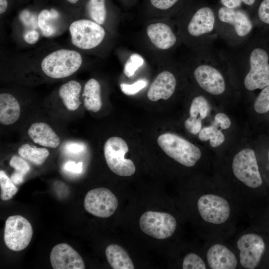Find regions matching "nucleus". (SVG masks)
Returning a JSON list of instances; mask_svg holds the SVG:
<instances>
[{"mask_svg": "<svg viewBox=\"0 0 269 269\" xmlns=\"http://www.w3.org/2000/svg\"><path fill=\"white\" fill-rule=\"evenodd\" d=\"M240 250V262L246 269H254L259 265L265 249L263 239L259 235L247 234L237 241Z\"/></svg>", "mask_w": 269, "mask_h": 269, "instance_id": "2eb2a0df", "label": "nucleus"}, {"mask_svg": "<svg viewBox=\"0 0 269 269\" xmlns=\"http://www.w3.org/2000/svg\"><path fill=\"white\" fill-rule=\"evenodd\" d=\"M83 59L77 51L62 49L53 51L42 60L41 68L48 77L53 79L67 77L80 68Z\"/></svg>", "mask_w": 269, "mask_h": 269, "instance_id": "39448f33", "label": "nucleus"}, {"mask_svg": "<svg viewBox=\"0 0 269 269\" xmlns=\"http://www.w3.org/2000/svg\"><path fill=\"white\" fill-rule=\"evenodd\" d=\"M254 23L245 11L231 9L224 6L216 12V30L218 36L229 46L238 45L251 35Z\"/></svg>", "mask_w": 269, "mask_h": 269, "instance_id": "20e7f679", "label": "nucleus"}, {"mask_svg": "<svg viewBox=\"0 0 269 269\" xmlns=\"http://www.w3.org/2000/svg\"><path fill=\"white\" fill-rule=\"evenodd\" d=\"M147 84L145 79H139L132 84L121 83L120 88L122 91L127 95H134L143 89Z\"/></svg>", "mask_w": 269, "mask_h": 269, "instance_id": "f704fd0d", "label": "nucleus"}, {"mask_svg": "<svg viewBox=\"0 0 269 269\" xmlns=\"http://www.w3.org/2000/svg\"><path fill=\"white\" fill-rule=\"evenodd\" d=\"M157 143L169 157L181 164L193 166L201 156L200 149L184 138L172 133L159 135Z\"/></svg>", "mask_w": 269, "mask_h": 269, "instance_id": "423d86ee", "label": "nucleus"}, {"mask_svg": "<svg viewBox=\"0 0 269 269\" xmlns=\"http://www.w3.org/2000/svg\"><path fill=\"white\" fill-rule=\"evenodd\" d=\"M39 33L35 29L26 31L23 34L24 40L28 44H33L37 42L39 39Z\"/></svg>", "mask_w": 269, "mask_h": 269, "instance_id": "79ce46f5", "label": "nucleus"}, {"mask_svg": "<svg viewBox=\"0 0 269 269\" xmlns=\"http://www.w3.org/2000/svg\"><path fill=\"white\" fill-rule=\"evenodd\" d=\"M191 50L192 54L187 62L193 65V75L197 84L211 95L223 94L227 84L221 68L227 61L220 51L215 50L212 45Z\"/></svg>", "mask_w": 269, "mask_h": 269, "instance_id": "f03ea898", "label": "nucleus"}, {"mask_svg": "<svg viewBox=\"0 0 269 269\" xmlns=\"http://www.w3.org/2000/svg\"><path fill=\"white\" fill-rule=\"evenodd\" d=\"M201 120L199 118L190 117L185 121V127L191 134H197L201 130Z\"/></svg>", "mask_w": 269, "mask_h": 269, "instance_id": "e433bc0d", "label": "nucleus"}, {"mask_svg": "<svg viewBox=\"0 0 269 269\" xmlns=\"http://www.w3.org/2000/svg\"><path fill=\"white\" fill-rule=\"evenodd\" d=\"M175 75L169 70H163L154 78L147 92L148 99L153 102L167 100L174 94L177 86Z\"/></svg>", "mask_w": 269, "mask_h": 269, "instance_id": "f3484780", "label": "nucleus"}, {"mask_svg": "<svg viewBox=\"0 0 269 269\" xmlns=\"http://www.w3.org/2000/svg\"><path fill=\"white\" fill-rule=\"evenodd\" d=\"M178 34L187 46L194 49L211 45L218 37L216 30V12L202 6L187 16L175 22Z\"/></svg>", "mask_w": 269, "mask_h": 269, "instance_id": "7ed1b4c3", "label": "nucleus"}, {"mask_svg": "<svg viewBox=\"0 0 269 269\" xmlns=\"http://www.w3.org/2000/svg\"><path fill=\"white\" fill-rule=\"evenodd\" d=\"M263 42L251 35L241 44L220 51L230 69L246 70L243 84L248 91L269 85V48Z\"/></svg>", "mask_w": 269, "mask_h": 269, "instance_id": "f257e3e1", "label": "nucleus"}, {"mask_svg": "<svg viewBox=\"0 0 269 269\" xmlns=\"http://www.w3.org/2000/svg\"></svg>", "mask_w": 269, "mask_h": 269, "instance_id": "de8ad7c7", "label": "nucleus"}, {"mask_svg": "<svg viewBox=\"0 0 269 269\" xmlns=\"http://www.w3.org/2000/svg\"><path fill=\"white\" fill-rule=\"evenodd\" d=\"M33 229L30 222L20 215H12L5 221L4 241L6 247L13 251H20L30 243Z\"/></svg>", "mask_w": 269, "mask_h": 269, "instance_id": "9b49d317", "label": "nucleus"}, {"mask_svg": "<svg viewBox=\"0 0 269 269\" xmlns=\"http://www.w3.org/2000/svg\"><path fill=\"white\" fill-rule=\"evenodd\" d=\"M212 124L220 128L221 130H226L230 127L231 122L226 114L219 113L215 116L214 121Z\"/></svg>", "mask_w": 269, "mask_h": 269, "instance_id": "58836bf2", "label": "nucleus"}, {"mask_svg": "<svg viewBox=\"0 0 269 269\" xmlns=\"http://www.w3.org/2000/svg\"><path fill=\"white\" fill-rule=\"evenodd\" d=\"M69 2L74 4L76 3L78 0H67Z\"/></svg>", "mask_w": 269, "mask_h": 269, "instance_id": "49530a36", "label": "nucleus"}, {"mask_svg": "<svg viewBox=\"0 0 269 269\" xmlns=\"http://www.w3.org/2000/svg\"><path fill=\"white\" fill-rule=\"evenodd\" d=\"M207 259L209 267L212 269H234L237 266L234 253L219 244H214L209 249Z\"/></svg>", "mask_w": 269, "mask_h": 269, "instance_id": "a211bd4d", "label": "nucleus"}, {"mask_svg": "<svg viewBox=\"0 0 269 269\" xmlns=\"http://www.w3.org/2000/svg\"><path fill=\"white\" fill-rule=\"evenodd\" d=\"M210 110V104L206 98L199 95L192 100L189 110L190 117L195 118L199 117L202 120L208 116Z\"/></svg>", "mask_w": 269, "mask_h": 269, "instance_id": "c85d7f7f", "label": "nucleus"}, {"mask_svg": "<svg viewBox=\"0 0 269 269\" xmlns=\"http://www.w3.org/2000/svg\"><path fill=\"white\" fill-rule=\"evenodd\" d=\"M142 57L138 54H132L127 61L124 67V73L128 77L133 76L143 63Z\"/></svg>", "mask_w": 269, "mask_h": 269, "instance_id": "473e14b6", "label": "nucleus"}, {"mask_svg": "<svg viewBox=\"0 0 269 269\" xmlns=\"http://www.w3.org/2000/svg\"><path fill=\"white\" fill-rule=\"evenodd\" d=\"M179 0H150L151 4L155 8L161 10H169L173 7Z\"/></svg>", "mask_w": 269, "mask_h": 269, "instance_id": "4c0bfd02", "label": "nucleus"}, {"mask_svg": "<svg viewBox=\"0 0 269 269\" xmlns=\"http://www.w3.org/2000/svg\"><path fill=\"white\" fill-rule=\"evenodd\" d=\"M65 149L68 153L77 154L85 149V145L80 142H68L65 144Z\"/></svg>", "mask_w": 269, "mask_h": 269, "instance_id": "ea45409f", "label": "nucleus"}, {"mask_svg": "<svg viewBox=\"0 0 269 269\" xmlns=\"http://www.w3.org/2000/svg\"><path fill=\"white\" fill-rule=\"evenodd\" d=\"M0 199L3 201L11 199L18 191L15 184L2 170L0 171Z\"/></svg>", "mask_w": 269, "mask_h": 269, "instance_id": "c756f323", "label": "nucleus"}, {"mask_svg": "<svg viewBox=\"0 0 269 269\" xmlns=\"http://www.w3.org/2000/svg\"><path fill=\"white\" fill-rule=\"evenodd\" d=\"M254 109L259 114L269 111V85L262 89L254 102Z\"/></svg>", "mask_w": 269, "mask_h": 269, "instance_id": "7c9ffc66", "label": "nucleus"}, {"mask_svg": "<svg viewBox=\"0 0 269 269\" xmlns=\"http://www.w3.org/2000/svg\"><path fill=\"white\" fill-rule=\"evenodd\" d=\"M206 265L203 260L197 255L189 253L183 261V269H205Z\"/></svg>", "mask_w": 269, "mask_h": 269, "instance_id": "72a5a7b5", "label": "nucleus"}, {"mask_svg": "<svg viewBox=\"0 0 269 269\" xmlns=\"http://www.w3.org/2000/svg\"><path fill=\"white\" fill-rule=\"evenodd\" d=\"M50 261L54 269H84V262L71 246L66 243L55 245L50 254Z\"/></svg>", "mask_w": 269, "mask_h": 269, "instance_id": "dca6fc26", "label": "nucleus"}, {"mask_svg": "<svg viewBox=\"0 0 269 269\" xmlns=\"http://www.w3.org/2000/svg\"><path fill=\"white\" fill-rule=\"evenodd\" d=\"M81 89L80 83L75 80L69 81L60 87L59 95L68 110L73 111L79 108L81 104L80 101Z\"/></svg>", "mask_w": 269, "mask_h": 269, "instance_id": "412c9836", "label": "nucleus"}, {"mask_svg": "<svg viewBox=\"0 0 269 269\" xmlns=\"http://www.w3.org/2000/svg\"><path fill=\"white\" fill-rule=\"evenodd\" d=\"M256 21L254 23H260L265 27H269V0H261L257 9Z\"/></svg>", "mask_w": 269, "mask_h": 269, "instance_id": "2f4dec72", "label": "nucleus"}, {"mask_svg": "<svg viewBox=\"0 0 269 269\" xmlns=\"http://www.w3.org/2000/svg\"><path fill=\"white\" fill-rule=\"evenodd\" d=\"M128 150L127 142L120 137H111L105 143L104 153L107 164L118 175L130 176L135 173L133 161L125 158Z\"/></svg>", "mask_w": 269, "mask_h": 269, "instance_id": "6e6552de", "label": "nucleus"}, {"mask_svg": "<svg viewBox=\"0 0 269 269\" xmlns=\"http://www.w3.org/2000/svg\"><path fill=\"white\" fill-rule=\"evenodd\" d=\"M8 6L6 0H0V13H3L6 10Z\"/></svg>", "mask_w": 269, "mask_h": 269, "instance_id": "c03bdc74", "label": "nucleus"}, {"mask_svg": "<svg viewBox=\"0 0 269 269\" xmlns=\"http://www.w3.org/2000/svg\"><path fill=\"white\" fill-rule=\"evenodd\" d=\"M232 170L235 177L249 187L256 188L262 184L255 153L251 148H244L235 155Z\"/></svg>", "mask_w": 269, "mask_h": 269, "instance_id": "9d476101", "label": "nucleus"}, {"mask_svg": "<svg viewBox=\"0 0 269 269\" xmlns=\"http://www.w3.org/2000/svg\"><path fill=\"white\" fill-rule=\"evenodd\" d=\"M28 134L34 143L43 146L56 148L60 143L58 135L45 123L32 124L28 130Z\"/></svg>", "mask_w": 269, "mask_h": 269, "instance_id": "6ab92c4d", "label": "nucleus"}, {"mask_svg": "<svg viewBox=\"0 0 269 269\" xmlns=\"http://www.w3.org/2000/svg\"><path fill=\"white\" fill-rule=\"evenodd\" d=\"M18 153L21 157L36 165H42L49 155L46 148L37 147L28 143L21 145L18 149Z\"/></svg>", "mask_w": 269, "mask_h": 269, "instance_id": "b1692460", "label": "nucleus"}, {"mask_svg": "<svg viewBox=\"0 0 269 269\" xmlns=\"http://www.w3.org/2000/svg\"><path fill=\"white\" fill-rule=\"evenodd\" d=\"M72 44L83 50H90L99 46L106 36L102 25L88 19H81L72 22L69 26Z\"/></svg>", "mask_w": 269, "mask_h": 269, "instance_id": "0eeeda50", "label": "nucleus"}, {"mask_svg": "<svg viewBox=\"0 0 269 269\" xmlns=\"http://www.w3.org/2000/svg\"><path fill=\"white\" fill-rule=\"evenodd\" d=\"M64 169L71 173H80L83 170V162L76 163L73 161H68L65 164Z\"/></svg>", "mask_w": 269, "mask_h": 269, "instance_id": "a19ab883", "label": "nucleus"}, {"mask_svg": "<svg viewBox=\"0 0 269 269\" xmlns=\"http://www.w3.org/2000/svg\"><path fill=\"white\" fill-rule=\"evenodd\" d=\"M86 9L92 20L101 25L106 22L107 16L106 0H88Z\"/></svg>", "mask_w": 269, "mask_h": 269, "instance_id": "393cba45", "label": "nucleus"}, {"mask_svg": "<svg viewBox=\"0 0 269 269\" xmlns=\"http://www.w3.org/2000/svg\"><path fill=\"white\" fill-rule=\"evenodd\" d=\"M59 15L58 12L54 9H44L39 13L37 17L38 26L44 36L49 37L55 33L56 28L51 20L57 18Z\"/></svg>", "mask_w": 269, "mask_h": 269, "instance_id": "bb28decb", "label": "nucleus"}, {"mask_svg": "<svg viewBox=\"0 0 269 269\" xmlns=\"http://www.w3.org/2000/svg\"><path fill=\"white\" fill-rule=\"evenodd\" d=\"M220 2L222 6L231 9L239 8L243 3L242 0H220Z\"/></svg>", "mask_w": 269, "mask_h": 269, "instance_id": "37998d69", "label": "nucleus"}, {"mask_svg": "<svg viewBox=\"0 0 269 269\" xmlns=\"http://www.w3.org/2000/svg\"><path fill=\"white\" fill-rule=\"evenodd\" d=\"M139 224L143 233L153 238L161 240L173 235L176 228L177 222L169 213L148 211L140 216Z\"/></svg>", "mask_w": 269, "mask_h": 269, "instance_id": "f8f14e48", "label": "nucleus"}, {"mask_svg": "<svg viewBox=\"0 0 269 269\" xmlns=\"http://www.w3.org/2000/svg\"><path fill=\"white\" fill-rule=\"evenodd\" d=\"M145 34L150 45L159 51L170 52L182 42L177 29L170 21H151L145 27Z\"/></svg>", "mask_w": 269, "mask_h": 269, "instance_id": "1a4fd4ad", "label": "nucleus"}, {"mask_svg": "<svg viewBox=\"0 0 269 269\" xmlns=\"http://www.w3.org/2000/svg\"><path fill=\"white\" fill-rule=\"evenodd\" d=\"M101 91L100 84L96 79L91 78L86 82L82 96L84 107L87 110L96 113L101 109L102 105Z\"/></svg>", "mask_w": 269, "mask_h": 269, "instance_id": "4be33fe9", "label": "nucleus"}, {"mask_svg": "<svg viewBox=\"0 0 269 269\" xmlns=\"http://www.w3.org/2000/svg\"><path fill=\"white\" fill-rule=\"evenodd\" d=\"M19 18L22 23L27 27L35 28L38 26V19H36L35 15L28 10L22 11L19 15Z\"/></svg>", "mask_w": 269, "mask_h": 269, "instance_id": "c9c22d12", "label": "nucleus"}, {"mask_svg": "<svg viewBox=\"0 0 269 269\" xmlns=\"http://www.w3.org/2000/svg\"><path fill=\"white\" fill-rule=\"evenodd\" d=\"M198 137L201 141L209 140L210 145L213 147L218 146L225 139V136L221 130H219L218 127L213 124L210 126L201 129L199 133Z\"/></svg>", "mask_w": 269, "mask_h": 269, "instance_id": "cd10ccee", "label": "nucleus"}, {"mask_svg": "<svg viewBox=\"0 0 269 269\" xmlns=\"http://www.w3.org/2000/svg\"><path fill=\"white\" fill-rule=\"evenodd\" d=\"M197 208L203 220L213 224L224 223L230 215L229 202L222 197L212 194L201 196L197 201Z\"/></svg>", "mask_w": 269, "mask_h": 269, "instance_id": "4468645a", "label": "nucleus"}, {"mask_svg": "<svg viewBox=\"0 0 269 269\" xmlns=\"http://www.w3.org/2000/svg\"><path fill=\"white\" fill-rule=\"evenodd\" d=\"M9 164L14 169L10 177L11 181L15 185L22 183L25 175L30 169L29 164L24 158L17 155H13L11 157Z\"/></svg>", "mask_w": 269, "mask_h": 269, "instance_id": "a878e982", "label": "nucleus"}, {"mask_svg": "<svg viewBox=\"0 0 269 269\" xmlns=\"http://www.w3.org/2000/svg\"><path fill=\"white\" fill-rule=\"evenodd\" d=\"M84 208L90 214L100 218H108L118 206L116 196L108 189L97 188L89 191L85 195Z\"/></svg>", "mask_w": 269, "mask_h": 269, "instance_id": "ddd939ff", "label": "nucleus"}, {"mask_svg": "<svg viewBox=\"0 0 269 269\" xmlns=\"http://www.w3.org/2000/svg\"><path fill=\"white\" fill-rule=\"evenodd\" d=\"M107 261L114 269H134V265L126 251L117 244H111L106 249Z\"/></svg>", "mask_w": 269, "mask_h": 269, "instance_id": "5701e85b", "label": "nucleus"}, {"mask_svg": "<svg viewBox=\"0 0 269 269\" xmlns=\"http://www.w3.org/2000/svg\"><path fill=\"white\" fill-rule=\"evenodd\" d=\"M242 2L247 6H253L256 2L257 0H242Z\"/></svg>", "mask_w": 269, "mask_h": 269, "instance_id": "a18cd8bd", "label": "nucleus"}, {"mask_svg": "<svg viewBox=\"0 0 269 269\" xmlns=\"http://www.w3.org/2000/svg\"><path fill=\"white\" fill-rule=\"evenodd\" d=\"M20 108L16 99L8 93L0 95V123L3 125H10L19 119Z\"/></svg>", "mask_w": 269, "mask_h": 269, "instance_id": "aec40b11", "label": "nucleus"}]
</instances>
